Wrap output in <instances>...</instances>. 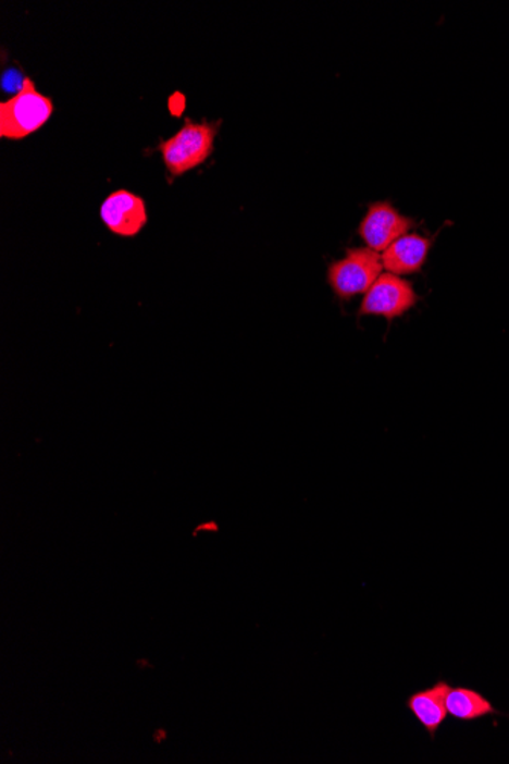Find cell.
<instances>
[{
  "label": "cell",
  "instance_id": "obj_1",
  "mask_svg": "<svg viewBox=\"0 0 509 764\" xmlns=\"http://www.w3.org/2000/svg\"><path fill=\"white\" fill-rule=\"evenodd\" d=\"M219 123H194L186 120L184 127L171 136L161 140L158 150L161 151L162 161L171 177H181L188 171L196 170L203 165L209 156L214 153L215 138L219 135Z\"/></svg>",
  "mask_w": 509,
  "mask_h": 764
},
{
  "label": "cell",
  "instance_id": "obj_2",
  "mask_svg": "<svg viewBox=\"0 0 509 764\" xmlns=\"http://www.w3.org/2000/svg\"><path fill=\"white\" fill-rule=\"evenodd\" d=\"M54 101L40 94L33 78L26 77L24 86L0 102V138L22 140L39 132L51 120Z\"/></svg>",
  "mask_w": 509,
  "mask_h": 764
},
{
  "label": "cell",
  "instance_id": "obj_3",
  "mask_svg": "<svg viewBox=\"0 0 509 764\" xmlns=\"http://www.w3.org/2000/svg\"><path fill=\"white\" fill-rule=\"evenodd\" d=\"M383 261L370 247H352L342 260L333 261L326 271V281L342 301L367 294L382 275Z\"/></svg>",
  "mask_w": 509,
  "mask_h": 764
},
{
  "label": "cell",
  "instance_id": "obj_4",
  "mask_svg": "<svg viewBox=\"0 0 509 764\" xmlns=\"http://www.w3.org/2000/svg\"><path fill=\"white\" fill-rule=\"evenodd\" d=\"M418 299L420 296L413 291L409 281L394 273H382L370 291L364 294L359 315L360 317H383L387 321H393L412 310Z\"/></svg>",
  "mask_w": 509,
  "mask_h": 764
},
{
  "label": "cell",
  "instance_id": "obj_5",
  "mask_svg": "<svg viewBox=\"0 0 509 764\" xmlns=\"http://www.w3.org/2000/svg\"><path fill=\"white\" fill-rule=\"evenodd\" d=\"M413 224L415 222L410 217L402 215L389 201H375L368 207L359 235L370 249L385 252L394 242L408 234Z\"/></svg>",
  "mask_w": 509,
  "mask_h": 764
},
{
  "label": "cell",
  "instance_id": "obj_6",
  "mask_svg": "<svg viewBox=\"0 0 509 764\" xmlns=\"http://www.w3.org/2000/svg\"><path fill=\"white\" fill-rule=\"evenodd\" d=\"M100 217L112 234L135 238L148 223L146 200L128 189H116L102 201Z\"/></svg>",
  "mask_w": 509,
  "mask_h": 764
},
{
  "label": "cell",
  "instance_id": "obj_7",
  "mask_svg": "<svg viewBox=\"0 0 509 764\" xmlns=\"http://www.w3.org/2000/svg\"><path fill=\"white\" fill-rule=\"evenodd\" d=\"M432 245L433 238L418 234L402 235L383 252V268L397 276L418 273L427 261Z\"/></svg>",
  "mask_w": 509,
  "mask_h": 764
},
{
  "label": "cell",
  "instance_id": "obj_8",
  "mask_svg": "<svg viewBox=\"0 0 509 764\" xmlns=\"http://www.w3.org/2000/svg\"><path fill=\"white\" fill-rule=\"evenodd\" d=\"M450 690L451 687L446 680H439L427 690L417 691L406 702L410 713L418 718V722L432 737L436 736L439 726L447 718V695Z\"/></svg>",
  "mask_w": 509,
  "mask_h": 764
},
{
  "label": "cell",
  "instance_id": "obj_9",
  "mask_svg": "<svg viewBox=\"0 0 509 764\" xmlns=\"http://www.w3.org/2000/svg\"><path fill=\"white\" fill-rule=\"evenodd\" d=\"M447 711L450 716L459 720H476L496 713L488 699L477 691L463 687L451 688L447 695Z\"/></svg>",
  "mask_w": 509,
  "mask_h": 764
},
{
  "label": "cell",
  "instance_id": "obj_10",
  "mask_svg": "<svg viewBox=\"0 0 509 764\" xmlns=\"http://www.w3.org/2000/svg\"><path fill=\"white\" fill-rule=\"evenodd\" d=\"M166 736H169V734H166L165 729H163V728L156 729L154 736H153L156 743H162V741H165Z\"/></svg>",
  "mask_w": 509,
  "mask_h": 764
},
{
  "label": "cell",
  "instance_id": "obj_11",
  "mask_svg": "<svg viewBox=\"0 0 509 764\" xmlns=\"http://www.w3.org/2000/svg\"><path fill=\"white\" fill-rule=\"evenodd\" d=\"M148 664H150V663H148V661H138L139 667H150V668L153 667V665H148Z\"/></svg>",
  "mask_w": 509,
  "mask_h": 764
}]
</instances>
